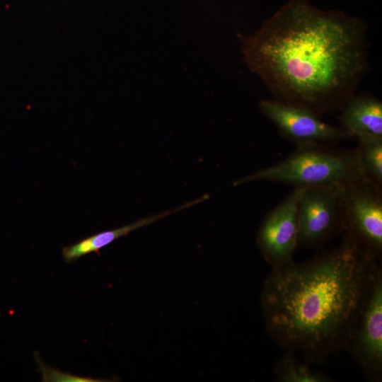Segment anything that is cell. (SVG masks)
I'll use <instances>...</instances> for the list:
<instances>
[{
  "mask_svg": "<svg viewBox=\"0 0 382 382\" xmlns=\"http://www.w3.org/2000/svg\"><path fill=\"white\" fill-rule=\"evenodd\" d=\"M241 39L245 62L277 100L313 112L349 98L364 66L357 22L300 1Z\"/></svg>",
  "mask_w": 382,
  "mask_h": 382,
  "instance_id": "1",
  "label": "cell"
},
{
  "mask_svg": "<svg viewBox=\"0 0 382 382\" xmlns=\"http://www.w3.org/2000/svg\"><path fill=\"white\" fill-rule=\"evenodd\" d=\"M374 253L354 238L306 263L274 267L262 305L268 330L283 345L309 354L351 342L378 275Z\"/></svg>",
  "mask_w": 382,
  "mask_h": 382,
  "instance_id": "2",
  "label": "cell"
},
{
  "mask_svg": "<svg viewBox=\"0 0 382 382\" xmlns=\"http://www.w3.org/2000/svg\"><path fill=\"white\" fill-rule=\"evenodd\" d=\"M365 178L357 149L335 150L316 144L298 146L285 159L236 180L233 185L265 180L294 187L339 188Z\"/></svg>",
  "mask_w": 382,
  "mask_h": 382,
  "instance_id": "3",
  "label": "cell"
},
{
  "mask_svg": "<svg viewBox=\"0 0 382 382\" xmlns=\"http://www.w3.org/2000/svg\"><path fill=\"white\" fill-rule=\"evenodd\" d=\"M381 187L367 178L339 187L343 228L375 253L382 248Z\"/></svg>",
  "mask_w": 382,
  "mask_h": 382,
  "instance_id": "4",
  "label": "cell"
},
{
  "mask_svg": "<svg viewBox=\"0 0 382 382\" xmlns=\"http://www.w3.org/2000/svg\"><path fill=\"white\" fill-rule=\"evenodd\" d=\"M260 108L289 139L298 146L325 145L350 138L343 129L320 120L308 108L279 100H262Z\"/></svg>",
  "mask_w": 382,
  "mask_h": 382,
  "instance_id": "5",
  "label": "cell"
},
{
  "mask_svg": "<svg viewBox=\"0 0 382 382\" xmlns=\"http://www.w3.org/2000/svg\"><path fill=\"white\" fill-rule=\"evenodd\" d=\"M304 187H294L262 221L257 245L266 260L274 267L291 260L298 245V205Z\"/></svg>",
  "mask_w": 382,
  "mask_h": 382,
  "instance_id": "6",
  "label": "cell"
},
{
  "mask_svg": "<svg viewBox=\"0 0 382 382\" xmlns=\"http://www.w3.org/2000/svg\"><path fill=\"white\" fill-rule=\"evenodd\" d=\"M338 189L304 187L298 205V244L317 245L343 228Z\"/></svg>",
  "mask_w": 382,
  "mask_h": 382,
  "instance_id": "7",
  "label": "cell"
},
{
  "mask_svg": "<svg viewBox=\"0 0 382 382\" xmlns=\"http://www.w3.org/2000/svg\"><path fill=\"white\" fill-rule=\"evenodd\" d=\"M368 371H378L382 362V280L375 281L351 341Z\"/></svg>",
  "mask_w": 382,
  "mask_h": 382,
  "instance_id": "8",
  "label": "cell"
},
{
  "mask_svg": "<svg viewBox=\"0 0 382 382\" xmlns=\"http://www.w3.org/2000/svg\"><path fill=\"white\" fill-rule=\"evenodd\" d=\"M343 129L358 141L382 139V104L369 95L350 98L340 116Z\"/></svg>",
  "mask_w": 382,
  "mask_h": 382,
  "instance_id": "9",
  "label": "cell"
},
{
  "mask_svg": "<svg viewBox=\"0 0 382 382\" xmlns=\"http://www.w3.org/2000/svg\"><path fill=\"white\" fill-rule=\"evenodd\" d=\"M204 199H206L205 196L183 204L175 209L149 216L122 227L102 231L87 237L74 244L64 247L62 251L63 258L67 262H72L89 253H98L100 249L107 246L116 239L125 236L134 230L149 225L181 209L203 202Z\"/></svg>",
  "mask_w": 382,
  "mask_h": 382,
  "instance_id": "10",
  "label": "cell"
},
{
  "mask_svg": "<svg viewBox=\"0 0 382 382\" xmlns=\"http://www.w3.org/2000/svg\"><path fill=\"white\" fill-rule=\"evenodd\" d=\"M357 149L365 176L378 186L382 185V139L358 141Z\"/></svg>",
  "mask_w": 382,
  "mask_h": 382,
  "instance_id": "11",
  "label": "cell"
},
{
  "mask_svg": "<svg viewBox=\"0 0 382 382\" xmlns=\"http://www.w3.org/2000/svg\"><path fill=\"white\" fill-rule=\"evenodd\" d=\"M275 370L278 381L283 382H320L324 381L322 375L289 357H285L279 361Z\"/></svg>",
  "mask_w": 382,
  "mask_h": 382,
  "instance_id": "12",
  "label": "cell"
},
{
  "mask_svg": "<svg viewBox=\"0 0 382 382\" xmlns=\"http://www.w3.org/2000/svg\"><path fill=\"white\" fill-rule=\"evenodd\" d=\"M39 367L42 374L43 381H69V382H98L103 381L101 380H96L92 378L81 377L70 374H66L59 370L52 369L42 363L39 357H37Z\"/></svg>",
  "mask_w": 382,
  "mask_h": 382,
  "instance_id": "13",
  "label": "cell"
}]
</instances>
